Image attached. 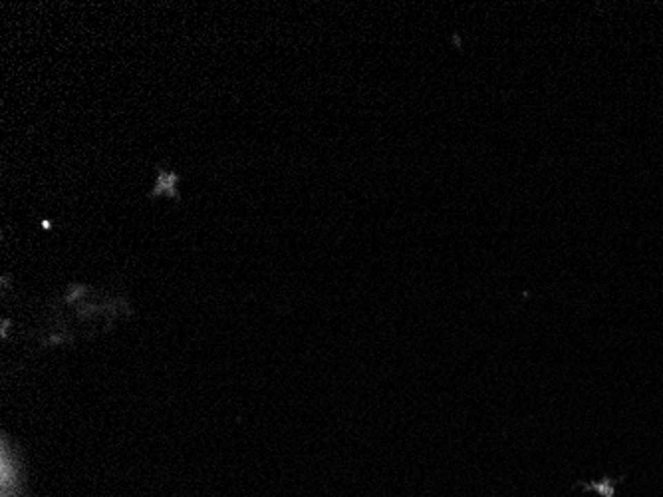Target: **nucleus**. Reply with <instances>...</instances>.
I'll return each mask as SVG.
<instances>
[{
	"instance_id": "nucleus-1",
	"label": "nucleus",
	"mask_w": 663,
	"mask_h": 497,
	"mask_svg": "<svg viewBox=\"0 0 663 497\" xmlns=\"http://www.w3.org/2000/svg\"><path fill=\"white\" fill-rule=\"evenodd\" d=\"M161 193H167L169 197L179 199V193H177V176L173 171H163L159 169V181L155 185V189L151 191V197H157Z\"/></svg>"
}]
</instances>
